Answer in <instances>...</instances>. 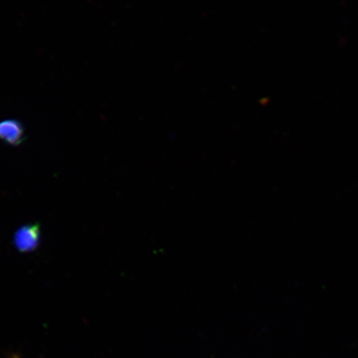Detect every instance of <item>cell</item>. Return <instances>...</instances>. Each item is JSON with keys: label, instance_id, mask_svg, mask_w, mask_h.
Instances as JSON below:
<instances>
[{"label": "cell", "instance_id": "7a4b0ae2", "mask_svg": "<svg viewBox=\"0 0 358 358\" xmlns=\"http://www.w3.org/2000/svg\"><path fill=\"white\" fill-rule=\"evenodd\" d=\"M39 243V227L24 226L16 232L15 244L21 252H29L35 250Z\"/></svg>", "mask_w": 358, "mask_h": 358}, {"label": "cell", "instance_id": "6da1fadb", "mask_svg": "<svg viewBox=\"0 0 358 358\" xmlns=\"http://www.w3.org/2000/svg\"><path fill=\"white\" fill-rule=\"evenodd\" d=\"M0 140L11 146H19L25 140L24 125L15 119L0 122Z\"/></svg>", "mask_w": 358, "mask_h": 358}]
</instances>
